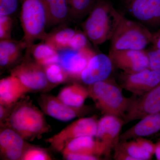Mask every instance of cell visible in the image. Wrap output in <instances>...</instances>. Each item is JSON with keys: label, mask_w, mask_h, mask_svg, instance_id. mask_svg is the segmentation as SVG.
Returning a JSON list of instances; mask_svg holds the SVG:
<instances>
[{"label": "cell", "mask_w": 160, "mask_h": 160, "mask_svg": "<svg viewBox=\"0 0 160 160\" xmlns=\"http://www.w3.org/2000/svg\"><path fill=\"white\" fill-rule=\"evenodd\" d=\"M114 66L109 56L103 53L94 55L89 60L80 76L83 83L89 85L108 79Z\"/></svg>", "instance_id": "9a60e30c"}, {"label": "cell", "mask_w": 160, "mask_h": 160, "mask_svg": "<svg viewBox=\"0 0 160 160\" xmlns=\"http://www.w3.org/2000/svg\"><path fill=\"white\" fill-rule=\"evenodd\" d=\"M14 130L5 127L0 132V152L3 158L21 160L28 144Z\"/></svg>", "instance_id": "2e32d148"}, {"label": "cell", "mask_w": 160, "mask_h": 160, "mask_svg": "<svg viewBox=\"0 0 160 160\" xmlns=\"http://www.w3.org/2000/svg\"><path fill=\"white\" fill-rule=\"evenodd\" d=\"M44 67L46 78L51 86L65 82L70 78L59 63H53Z\"/></svg>", "instance_id": "4316f807"}, {"label": "cell", "mask_w": 160, "mask_h": 160, "mask_svg": "<svg viewBox=\"0 0 160 160\" xmlns=\"http://www.w3.org/2000/svg\"><path fill=\"white\" fill-rule=\"evenodd\" d=\"M26 52V58L11 70V74L16 77L29 92L41 91L52 86L45 73L44 67L32 60Z\"/></svg>", "instance_id": "ba28073f"}, {"label": "cell", "mask_w": 160, "mask_h": 160, "mask_svg": "<svg viewBox=\"0 0 160 160\" xmlns=\"http://www.w3.org/2000/svg\"><path fill=\"white\" fill-rule=\"evenodd\" d=\"M59 64L69 75L70 78L80 79L83 70L89 60L96 54L89 47L80 50L68 49L58 51Z\"/></svg>", "instance_id": "4fadbf2b"}, {"label": "cell", "mask_w": 160, "mask_h": 160, "mask_svg": "<svg viewBox=\"0 0 160 160\" xmlns=\"http://www.w3.org/2000/svg\"><path fill=\"white\" fill-rule=\"evenodd\" d=\"M12 26V20L10 16L0 15V40L11 39Z\"/></svg>", "instance_id": "f546056e"}, {"label": "cell", "mask_w": 160, "mask_h": 160, "mask_svg": "<svg viewBox=\"0 0 160 160\" xmlns=\"http://www.w3.org/2000/svg\"><path fill=\"white\" fill-rule=\"evenodd\" d=\"M26 48L23 41L17 42L14 40H2L0 41V66L6 68L12 65L21 56L22 50Z\"/></svg>", "instance_id": "ffe728a7"}, {"label": "cell", "mask_w": 160, "mask_h": 160, "mask_svg": "<svg viewBox=\"0 0 160 160\" xmlns=\"http://www.w3.org/2000/svg\"><path fill=\"white\" fill-rule=\"evenodd\" d=\"M98 0H70L68 3L69 14L75 19L89 14Z\"/></svg>", "instance_id": "484cf974"}, {"label": "cell", "mask_w": 160, "mask_h": 160, "mask_svg": "<svg viewBox=\"0 0 160 160\" xmlns=\"http://www.w3.org/2000/svg\"><path fill=\"white\" fill-rule=\"evenodd\" d=\"M27 52L32 55L33 60L43 67L58 63V51L46 43L33 45Z\"/></svg>", "instance_id": "7402d4cb"}, {"label": "cell", "mask_w": 160, "mask_h": 160, "mask_svg": "<svg viewBox=\"0 0 160 160\" xmlns=\"http://www.w3.org/2000/svg\"><path fill=\"white\" fill-rule=\"evenodd\" d=\"M63 157L65 159L68 160H100V157L94 155H89L78 154V153L66 152L62 153Z\"/></svg>", "instance_id": "d6a6232c"}, {"label": "cell", "mask_w": 160, "mask_h": 160, "mask_svg": "<svg viewBox=\"0 0 160 160\" xmlns=\"http://www.w3.org/2000/svg\"><path fill=\"white\" fill-rule=\"evenodd\" d=\"M134 139L145 151L152 156L155 154L156 144L152 143L150 140L146 139L143 137L137 138Z\"/></svg>", "instance_id": "836d02e7"}, {"label": "cell", "mask_w": 160, "mask_h": 160, "mask_svg": "<svg viewBox=\"0 0 160 160\" xmlns=\"http://www.w3.org/2000/svg\"><path fill=\"white\" fill-rule=\"evenodd\" d=\"M44 113L30 100H23L15 104L2 125L14 130L26 141H32L50 130Z\"/></svg>", "instance_id": "6da1fadb"}, {"label": "cell", "mask_w": 160, "mask_h": 160, "mask_svg": "<svg viewBox=\"0 0 160 160\" xmlns=\"http://www.w3.org/2000/svg\"><path fill=\"white\" fill-rule=\"evenodd\" d=\"M147 51L149 58V68L160 74V49L153 48Z\"/></svg>", "instance_id": "1f68e13d"}, {"label": "cell", "mask_w": 160, "mask_h": 160, "mask_svg": "<svg viewBox=\"0 0 160 160\" xmlns=\"http://www.w3.org/2000/svg\"><path fill=\"white\" fill-rule=\"evenodd\" d=\"M89 155H98L97 148L93 137L84 136L70 140L66 143L62 152Z\"/></svg>", "instance_id": "44dd1931"}, {"label": "cell", "mask_w": 160, "mask_h": 160, "mask_svg": "<svg viewBox=\"0 0 160 160\" xmlns=\"http://www.w3.org/2000/svg\"><path fill=\"white\" fill-rule=\"evenodd\" d=\"M124 125L122 118L105 115L98 122L95 136L98 155L109 157L111 152L120 142L122 127Z\"/></svg>", "instance_id": "8992f818"}, {"label": "cell", "mask_w": 160, "mask_h": 160, "mask_svg": "<svg viewBox=\"0 0 160 160\" xmlns=\"http://www.w3.org/2000/svg\"><path fill=\"white\" fill-rule=\"evenodd\" d=\"M28 92L20 80L11 74L0 81V105L12 107Z\"/></svg>", "instance_id": "e0dca14e"}, {"label": "cell", "mask_w": 160, "mask_h": 160, "mask_svg": "<svg viewBox=\"0 0 160 160\" xmlns=\"http://www.w3.org/2000/svg\"><path fill=\"white\" fill-rule=\"evenodd\" d=\"M129 13L144 25L160 26V0H126Z\"/></svg>", "instance_id": "5bb4252c"}, {"label": "cell", "mask_w": 160, "mask_h": 160, "mask_svg": "<svg viewBox=\"0 0 160 160\" xmlns=\"http://www.w3.org/2000/svg\"><path fill=\"white\" fill-rule=\"evenodd\" d=\"M115 149L129 155L135 160H150L152 157L141 147L135 139L130 141L120 142Z\"/></svg>", "instance_id": "d4e9b609"}, {"label": "cell", "mask_w": 160, "mask_h": 160, "mask_svg": "<svg viewBox=\"0 0 160 160\" xmlns=\"http://www.w3.org/2000/svg\"><path fill=\"white\" fill-rule=\"evenodd\" d=\"M98 122L95 116L81 118L46 141L55 150L62 152L66 143L70 140L81 137H94L97 130Z\"/></svg>", "instance_id": "52a82bcc"}, {"label": "cell", "mask_w": 160, "mask_h": 160, "mask_svg": "<svg viewBox=\"0 0 160 160\" xmlns=\"http://www.w3.org/2000/svg\"><path fill=\"white\" fill-rule=\"evenodd\" d=\"M20 21L24 32L23 41L27 49L36 40L46 39L48 18L42 0H22Z\"/></svg>", "instance_id": "5b68a950"}, {"label": "cell", "mask_w": 160, "mask_h": 160, "mask_svg": "<svg viewBox=\"0 0 160 160\" xmlns=\"http://www.w3.org/2000/svg\"><path fill=\"white\" fill-rule=\"evenodd\" d=\"M76 32L71 28H62L47 34L44 41L57 51H60L69 48V43Z\"/></svg>", "instance_id": "cb8c5ba5"}, {"label": "cell", "mask_w": 160, "mask_h": 160, "mask_svg": "<svg viewBox=\"0 0 160 160\" xmlns=\"http://www.w3.org/2000/svg\"><path fill=\"white\" fill-rule=\"evenodd\" d=\"M119 13L108 0H98L82 24L83 32L95 46L111 40Z\"/></svg>", "instance_id": "7a4b0ae2"}, {"label": "cell", "mask_w": 160, "mask_h": 160, "mask_svg": "<svg viewBox=\"0 0 160 160\" xmlns=\"http://www.w3.org/2000/svg\"><path fill=\"white\" fill-rule=\"evenodd\" d=\"M38 103L45 114L62 122H68L91 112V106H83L75 107L69 106L57 97L48 94H42L38 99Z\"/></svg>", "instance_id": "9c48e42d"}, {"label": "cell", "mask_w": 160, "mask_h": 160, "mask_svg": "<svg viewBox=\"0 0 160 160\" xmlns=\"http://www.w3.org/2000/svg\"><path fill=\"white\" fill-rule=\"evenodd\" d=\"M18 4L19 0H0V15L10 16L17 10Z\"/></svg>", "instance_id": "4dcf8cb0"}, {"label": "cell", "mask_w": 160, "mask_h": 160, "mask_svg": "<svg viewBox=\"0 0 160 160\" xmlns=\"http://www.w3.org/2000/svg\"><path fill=\"white\" fill-rule=\"evenodd\" d=\"M160 112V84L145 94H133L123 118L124 125Z\"/></svg>", "instance_id": "30bf717a"}, {"label": "cell", "mask_w": 160, "mask_h": 160, "mask_svg": "<svg viewBox=\"0 0 160 160\" xmlns=\"http://www.w3.org/2000/svg\"><path fill=\"white\" fill-rule=\"evenodd\" d=\"M120 86L132 94L140 96L160 84V74L147 69L135 73L123 72L119 77Z\"/></svg>", "instance_id": "8fae6325"}, {"label": "cell", "mask_w": 160, "mask_h": 160, "mask_svg": "<svg viewBox=\"0 0 160 160\" xmlns=\"http://www.w3.org/2000/svg\"><path fill=\"white\" fill-rule=\"evenodd\" d=\"M89 97L88 88L78 83H75L66 86L59 92L57 97L65 104L72 107L84 106V103Z\"/></svg>", "instance_id": "d6986e66"}, {"label": "cell", "mask_w": 160, "mask_h": 160, "mask_svg": "<svg viewBox=\"0 0 160 160\" xmlns=\"http://www.w3.org/2000/svg\"><path fill=\"white\" fill-rule=\"evenodd\" d=\"M69 1H70V0H66V1H67V5H68V3L69 2Z\"/></svg>", "instance_id": "8d00e7d4"}, {"label": "cell", "mask_w": 160, "mask_h": 160, "mask_svg": "<svg viewBox=\"0 0 160 160\" xmlns=\"http://www.w3.org/2000/svg\"><path fill=\"white\" fill-rule=\"evenodd\" d=\"M152 35L145 25L129 20L120 12L110 40V51L144 50L152 42Z\"/></svg>", "instance_id": "277c9868"}, {"label": "cell", "mask_w": 160, "mask_h": 160, "mask_svg": "<svg viewBox=\"0 0 160 160\" xmlns=\"http://www.w3.org/2000/svg\"><path fill=\"white\" fill-rule=\"evenodd\" d=\"M88 89L89 97L104 115L123 118L132 100V96L125 97L121 87L108 79L89 85Z\"/></svg>", "instance_id": "3957f363"}, {"label": "cell", "mask_w": 160, "mask_h": 160, "mask_svg": "<svg viewBox=\"0 0 160 160\" xmlns=\"http://www.w3.org/2000/svg\"><path fill=\"white\" fill-rule=\"evenodd\" d=\"M47 11V26L65 22L69 14L66 0H42Z\"/></svg>", "instance_id": "603a6c76"}, {"label": "cell", "mask_w": 160, "mask_h": 160, "mask_svg": "<svg viewBox=\"0 0 160 160\" xmlns=\"http://www.w3.org/2000/svg\"><path fill=\"white\" fill-rule=\"evenodd\" d=\"M155 154L157 160H160V140L156 144Z\"/></svg>", "instance_id": "d590c367"}, {"label": "cell", "mask_w": 160, "mask_h": 160, "mask_svg": "<svg viewBox=\"0 0 160 160\" xmlns=\"http://www.w3.org/2000/svg\"><path fill=\"white\" fill-rule=\"evenodd\" d=\"M88 40L84 32L76 31L69 43V48L73 50H80L89 47Z\"/></svg>", "instance_id": "f1b7e54d"}, {"label": "cell", "mask_w": 160, "mask_h": 160, "mask_svg": "<svg viewBox=\"0 0 160 160\" xmlns=\"http://www.w3.org/2000/svg\"><path fill=\"white\" fill-rule=\"evenodd\" d=\"M109 56L114 66L126 73H135L149 68V57L145 50L109 51Z\"/></svg>", "instance_id": "7c38bea8"}, {"label": "cell", "mask_w": 160, "mask_h": 160, "mask_svg": "<svg viewBox=\"0 0 160 160\" xmlns=\"http://www.w3.org/2000/svg\"><path fill=\"white\" fill-rule=\"evenodd\" d=\"M160 131V112L149 115L120 135V142L154 134Z\"/></svg>", "instance_id": "ac0fdd59"}, {"label": "cell", "mask_w": 160, "mask_h": 160, "mask_svg": "<svg viewBox=\"0 0 160 160\" xmlns=\"http://www.w3.org/2000/svg\"><path fill=\"white\" fill-rule=\"evenodd\" d=\"M151 43L153 44L154 48L160 49V29L156 32L152 33Z\"/></svg>", "instance_id": "e575fe53"}, {"label": "cell", "mask_w": 160, "mask_h": 160, "mask_svg": "<svg viewBox=\"0 0 160 160\" xmlns=\"http://www.w3.org/2000/svg\"><path fill=\"white\" fill-rule=\"evenodd\" d=\"M51 157L45 149L28 145L21 160H49Z\"/></svg>", "instance_id": "83f0119b"}]
</instances>
